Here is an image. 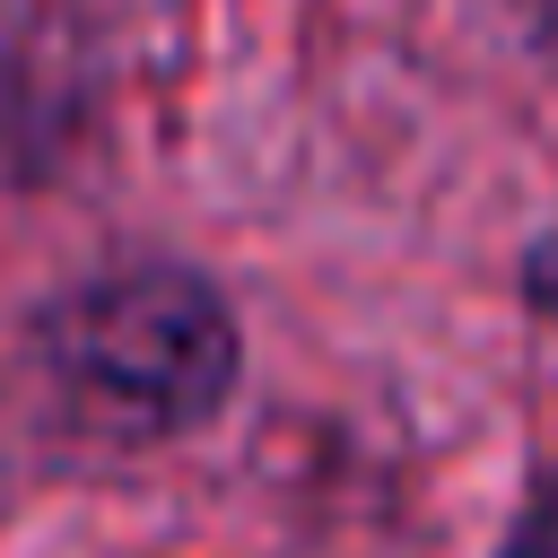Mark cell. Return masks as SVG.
Instances as JSON below:
<instances>
[{"label": "cell", "instance_id": "3957f363", "mask_svg": "<svg viewBox=\"0 0 558 558\" xmlns=\"http://www.w3.org/2000/svg\"><path fill=\"white\" fill-rule=\"evenodd\" d=\"M523 296H532V305L558 323V235H541V244L523 253Z\"/></svg>", "mask_w": 558, "mask_h": 558}, {"label": "cell", "instance_id": "7a4b0ae2", "mask_svg": "<svg viewBox=\"0 0 558 558\" xmlns=\"http://www.w3.org/2000/svg\"><path fill=\"white\" fill-rule=\"evenodd\" d=\"M506 558H558V471H549V480H541V497L523 506V523H514Z\"/></svg>", "mask_w": 558, "mask_h": 558}, {"label": "cell", "instance_id": "6da1fadb", "mask_svg": "<svg viewBox=\"0 0 558 558\" xmlns=\"http://www.w3.org/2000/svg\"><path fill=\"white\" fill-rule=\"evenodd\" d=\"M26 357H35L44 401L78 436L166 445V436H192L201 418H218V401L235 392L244 340H235L227 296L201 270L131 262V270H96V279L61 288L35 314Z\"/></svg>", "mask_w": 558, "mask_h": 558}]
</instances>
